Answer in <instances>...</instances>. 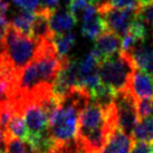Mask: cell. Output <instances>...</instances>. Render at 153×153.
I'll use <instances>...</instances> for the list:
<instances>
[{"mask_svg": "<svg viewBox=\"0 0 153 153\" xmlns=\"http://www.w3.org/2000/svg\"><path fill=\"white\" fill-rule=\"evenodd\" d=\"M133 144L134 140L130 134L120 128H115L110 133L101 153H130Z\"/></svg>", "mask_w": 153, "mask_h": 153, "instance_id": "cell-8", "label": "cell"}, {"mask_svg": "<svg viewBox=\"0 0 153 153\" xmlns=\"http://www.w3.org/2000/svg\"><path fill=\"white\" fill-rule=\"evenodd\" d=\"M9 9V2L6 0H0V11L7 13Z\"/></svg>", "mask_w": 153, "mask_h": 153, "instance_id": "cell-27", "label": "cell"}, {"mask_svg": "<svg viewBox=\"0 0 153 153\" xmlns=\"http://www.w3.org/2000/svg\"><path fill=\"white\" fill-rule=\"evenodd\" d=\"M136 103H137V100L128 92V89L117 92L114 101L116 126L130 135L132 134L137 122L140 121Z\"/></svg>", "mask_w": 153, "mask_h": 153, "instance_id": "cell-3", "label": "cell"}, {"mask_svg": "<svg viewBox=\"0 0 153 153\" xmlns=\"http://www.w3.org/2000/svg\"><path fill=\"white\" fill-rule=\"evenodd\" d=\"M27 133L28 131L24 116L19 113H16L6 128V139H20L24 141Z\"/></svg>", "mask_w": 153, "mask_h": 153, "instance_id": "cell-17", "label": "cell"}, {"mask_svg": "<svg viewBox=\"0 0 153 153\" xmlns=\"http://www.w3.org/2000/svg\"><path fill=\"white\" fill-rule=\"evenodd\" d=\"M139 9H116L110 7L107 2L97 9L103 17L106 28L121 38L128 33L131 24L137 17Z\"/></svg>", "mask_w": 153, "mask_h": 153, "instance_id": "cell-4", "label": "cell"}, {"mask_svg": "<svg viewBox=\"0 0 153 153\" xmlns=\"http://www.w3.org/2000/svg\"><path fill=\"white\" fill-rule=\"evenodd\" d=\"M48 153H65V151H64V149H63V148L57 146V148H55L54 150H51V152H48Z\"/></svg>", "mask_w": 153, "mask_h": 153, "instance_id": "cell-29", "label": "cell"}, {"mask_svg": "<svg viewBox=\"0 0 153 153\" xmlns=\"http://www.w3.org/2000/svg\"><path fill=\"white\" fill-rule=\"evenodd\" d=\"M151 37H152V40H153V27H151Z\"/></svg>", "mask_w": 153, "mask_h": 153, "instance_id": "cell-32", "label": "cell"}, {"mask_svg": "<svg viewBox=\"0 0 153 153\" xmlns=\"http://www.w3.org/2000/svg\"><path fill=\"white\" fill-rule=\"evenodd\" d=\"M2 38H4V33L0 31V51H1V45H2Z\"/></svg>", "mask_w": 153, "mask_h": 153, "instance_id": "cell-30", "label": "cell"}, {"mask_svg": "<svg viewBox=\"0 0 153 153\" xmlns=\"http://www.w3.org/2000/svg\"><path fill=\"white\" fill-rule=\"evenodd\" d=\"M63 2H64V4H66L68 6V4L71 2V0H63Z\"/></svg>", "mask_w": 153, "mask_h": 153, "instance_id": "cell-31", "label": "cell"}, {"mask_svg": "<svg viewBox=\"0 0 153 153\" xmlns=\"http://www.w3.org/2000/svg\"><path fill=\"white\" fill-rule=\"evenodd\" d=\"M130 56L134 62L136 68L153 74V40L152 43L142 44L130 53Z\"/></svg>", "mask_w": 153, "mask_h": 153, "instance_id": "cell-9", "label": "cell"}, {"mask_svg": "<svg viewBox=\"0 0 153 153\" xmlns=\"http://www.w3.org/2000/svg\"><path fill=\"white\" fill-rule=\"evenodd\" d=\"M77 20L69 11H56L49 18V25L54 34H64L76 25Z\"/></svg>", "mask_w": 153, "mask_h": 153, "instance_id": "cell-12", "label": "cell"}, {"mask_svg": "<svg viewBox=\"0 0 153 153\" xmlns=\"http://www.w3.org/2000/svg\"><path fill=\"white\" fill-rule=\"evenodd\" d=\"M136 66L130 54L120 51L117 54L100 63L98 74L105 85L117 92L128 88V81Z\"/></svg>", "mask_w": 153, "mask_h": 153, "instance_id": "cell-2", "label": "cell"}, {"mask_svg": "<svg viewBox=\"0 0 153 153\" xmlns=\"http://www.w3.org/2000/svg\"><path fill=\"white\" fill-rule=\"evenodd\" d=\"M137 17L141 20L146 24V26L153 27V4L143 7V8H139L137 10Z\"/></svg>", "mask_w": 153, "mask_h": 153, "instance_id": "cell-23", "label": "cell"}, {"mask_svg": "<svg viewBox=\"0 0 153 153\" xmlns=\"http://www.w3.org/2000/svg\"><path fill=\"white\" fill-rule=\"evenodd\" d=\"M9 25V22L7 19V13L4 11H0V31L4 33V30Z\"/></svg>", "mask_w": 153, "mask_h": 153, "instance_id": "cell-25", "label": "cell"}, {"mask_svg": "<svg viewBox=\"0 0 153 153\" xmlns=\"http://www.w3.org/2000/svg\"><path fill=\"white\" fill-rule=\"evenodd\" d=\"M6 153H29L27 152V143L20 139H6Z\"/></svg>", "mask_w": 153, "mask_h": 153, "instance_id": "cell-19", "label": "cell"}, {"mask_svg": "<svg viewBox=\"0 0 153 153\" xmlns=\"http://www.w3.org/2000/svg\"><path fill=\"white\" fill-rule=\"evenodd\" d=\"M107 28L106 25H105V22H104V19L98 11L96 13H94L93 16H91L89 18L83 20L82 34H83V36H85L86 38L95 40Z\"/></svg>", "mask_w": 153, "mask_h": 153, "instance_id": "cell-11", "label": "cell"}, {"mask_svg": "<svg viewBox=\"0 0 153 153\" xmlns=\"http://www.w3.org/2000/svg\"><path fill=\"white\" fill-rule=\"evenodd\" d=\"M39 42L20 33L10 22L4 33L0 59L16 72H20L35 58Z\"/></svg>", "mask_w": 153, "mask_h": 153, "instance_id": "cell-1", "label": "cell"}, {"mask_svg": "<svg viewBox=\"0 0 153 153\" xmlns=\"http://www.w3.org/2000/svg\"><path fill=\"white\" fill-rule=\"evenodd\" d=\"M107 4L116 9H139L137 0H107Z\"/></svg>", "mask_w": 153, "mask_h": 153, "instance_id": "cell-22", "label": "cell"}, {"mask_svg": "<svg viewBox=\"0 0 153 153\" xmlns=\"http://www.w3.org/2000/svg\"><path fill=\"white\" fill-rule=\"evenodd\" d=\"M89 4V0H71L68 4V11L78 22L79 19H83V15Z\"/></svg>", "mask_w": 153, "mask_h": 153, "instance_id": "cell-18", "label": "cell"}, {"mask_svg": "<svg viewBox=\"0 0 153 153\" xmlns=\"http://www.w3.org/2000/svg\"><path fill=\"white\" fill-rule=\"evenodd\" d=\"M136 108L140 120L149 117L152 115V100H137Z\"/></svg>", "mask_w": 153, "mask_h": 153, "instance_id": "cell-21", "label": "cell"}, {"mask_svg": "<svg viewBox=\"0 0 153 153\" xmlns=\"http://www.w3.org/2000/svg\"><path fill=\"white\" fill-rule=\"evenodd\" d=\"M36 18V13L29 11V10H25L22 9L18 13L13 16V20H11V25L17 28L20 33L25 35L30 36L31 34V28H33V24Z\"/></svg>", "mask_w": 153, "mask_h": 153, "instance_id": "cell-16", "label": "cell"}, {"mask_svg": "<svg viewBox=\"0 0 153 153\" xmlns=\"http://www.w3.org/2000/svg\"><path fill=\"white\" fill-rule=\"evenodd\" d=\"M29 153H36V152H34V151H31V150H30V152Z\"/></svg>", "mask_w": 153, "mask_h": 153, "instance_id": "cell-33", "label": "cell"}, {"mask_svg": "<svg viewBox=\"0 0 153 153\" xmlns=\"http://www.w3.org/2000/svg\"><path fill=\"white\" fill-rule=\"evenodd\" d=\"M54 35L55 34L51 31L49 25V17L45 13H36V18L33 24L30 37L36 39L37 42H44V40H53Z\"/></svg>", "mask_w": 153, "mask_h": 153, "instance_id": "cell-10", "label": "cell"}, {"mask_svg": "<svg viewBox=\"0 0 153 153\" xmlns=\"http://www.w3.org/2000/svg\"><path fill=\"white\" fill-rule=\"evenodd\" d=\"M59 0H39V9L36 13H42L51 18L58 10Z\"/></svg>", "mask_w": 153, "mask_h": 153, "instance_id": "cell-20", "label": "cell"}, {"mask_svg": "<svg viewBox=\"0 0 153 153\" xmlns=\"http://www.w3.org/2000/svg\"><path fill=\"white\" fill-rule=\"evenodd\" d=\"M107 124L108 122H107L106 107L101 106L100 104L95 102L88 103L83 108L79 115L77 137L87 135L91 132L103 128Z\"/></svg>", "mask_w": 153, "mask_h": 153, "instance_id": "cell-5", "label": "cell"}, {"mask_svg": "<svg viewBox=\"0 0 153 153\" xmlns=\"http://www.w3.org/2000/svg\"><path fill=\"white\" fill-rule=\"evenodd\" d=\"M137 4H139V8H143L153 4V0H137Z\"/></svg>", "mask_w": 153, "mask_h": 153, "instance_id": "cell-28", "label": "cell"}, {"mask_svg": "<svg viewBox=\"0 0 153 153\" xmlns=\"http://www.w3.org/2000/svg\"><path fill=\"white\" fill-rule=\"evenodd\" d=\"M130 153H153V144L145 142H135Z\"/></svg>", "mask_w": 153, "mask_h": 153, "instance_id": "cell-24", "label": "cell"}, {"mask_svg": "<svg viewBox=\"0 0 153 153\" xmlns=\"http://www.w3.org/2000/svg\"><path fill=\"white\" fill-rule=\"evenodd\" d=\"M53 43L58 56L62 59H65L68 57V53L76 43V34L71 31L64 34H55L53 37Z\"/></svg>", "mask_w": 153, "mask_h": 153, "instance_id": "cell-14", "label": "cell"}, {"mask_svg": "<svg viewBox=\"0 0 153 153\" xmlns=\"http://www.w3.org/2000/svg\"><path fill=\"white\" fill-rule=\"evenodd\" d=\"M128 92L136 100L153 98V77L151 74L136 68L128 81Z\"/></svg>", "mask_w": 153, "mask_h": 153, "instance_id": "cell-6", "label": "cell"}, {"mask_svg": "<svg viewBox=\"0 0 153 153\" xmlns=\"http://www.w3.org/2000/svg\"><path fill=\"white\" fill-rule=\"evenodd\" d=\"M121 51V37L113 31L106 29L101 36L95 39L93 51L98 59L103 60L110 58Z\"/></svg>", "mask_w": 153, "mask_h": 153, "instance_id": "cell-7", "label": "cell"}, {"mask_svg": "<svg viewBox=\"0 0 153 153\" xmlns=\"http://www.w3.org/2000/svg\"><path fill=\"white\" fill-rule=\"evenodd\" d=\"M6 148V131L0 126V150Z\"/></svg>", "mask_w": 153, "mask_h": 153, "instance_id": "cell-26", "label": "cell"}, {"mask_svg": "<svg viewBox=\"0 0 153 153\" xmlns=\"http://www.w3.org/2000/svg\"><path fill=\"white\" fill-rule=\"evenodd\" d=\"M101 60L93 51L87 53L79 62H78V76H79V86H81L82 81L88 77L92 74L98 72Z\"/></svg>", "mask_w": 153, "mask_h": 153, "instance_id": "cell-15", "label": "cell"}, {"mask_svg": "<svg viewBox=\"0 0 153 153\" xmlns=\"http://www.w3.org/2000/svg\"><path fill=\"white\" fill-rule=\"evenodd\" d=\"M131 136L134 142H145L153 144V115L140 120Z\"/></svg>", "mask_w": 153, "mask_h": 153, "instance_id": "cell-13", "label": "cell"}]
</instances>
